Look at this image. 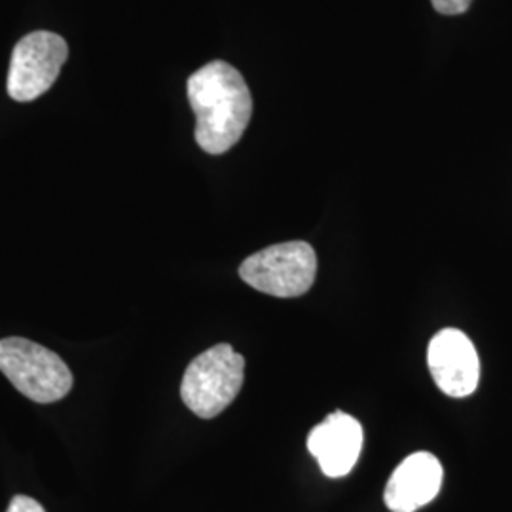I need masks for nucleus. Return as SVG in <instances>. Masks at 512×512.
I'll list each match as a JSON object with an SVG mask.
<instances>
[{"label": "nucleus", "mask_w": 512, "mask_h": 512, "mask_svg": "<svg viewBox=\"0 0 512 512\" xmlns=\"http://www.w3.org/2000/svg\"><path fill=\"white\" fill-rule=\"evenodd\" d=\"M442 465L429 452H416L393 471L385 488V505L393 512H416L431 503L442 486Z\"/></svg>", "instance_id": "obj_8"}, {"label": "nucleus", "mask_w": 512, "mask_h": 512, "mask_svg": "<svg viewBox=\"0 0 512 512\" xmlns=\"http://www.w3.org/2000/svg\"><path fill=\"white\" fill-rule=\"evenodd\" d=\"M6 512H46L44 507L38 503L37 499L33 497H27V495H16L10 505H8V511Z\"/></svg>", "instance_id": "obj_10"}, {"label": "nucleus", "mask_w": 512, "mask_h": 512, "mask_svg": "<svg viewBox=\"0 0 512 512\" xmlns=\"http://www.w3.org/2000/svg\"><path fill=\"white\" fill-rule=\"evenodd\" d=\"M308 450L325 475H349L363 450V427L349 414L332 412L327 420L313 427Z\"/></svg>", "instance_id": "obj_7"}, {"label": "nucleus", "mask_w": 512, "mask_h": 512, "mask_svg": "<svg viewBox=\"0 0 512 512\" xmlns=\"http://www.w3.org/2000/svg\"><path fill=\"white\" fill-rule=\"evenodd\" d=\"M317 274V256L306 241L266 247L243 260L239 277L260 293L296 298L308 293Z\"/></svg>", "instance_id": "obj_4"}, {"label": "nucleus", "mask_w": 512, "mask_h": 512, "mask_svg": "<svg viewBox=\"0 0 512 512\" xmlns=\"http://www.w3.org/2000/svg\"><path fill=\"white\" fill-rule=\"evenodd\" d=\"M427 365L442 393L463 399L473 395L480 380V361L473 342L458 329H442L427 349Z\"/></svg>", "instance_id": "obj_6"}, {"label": "nucleus", "mask_w": 512, "mask_h": 512, "mask_svg": "<svg viewBox=\"0 0 512 512\" xmlns=\"http://www.w3.org/2000/svg\"><path fill=\"white\" fill-rule=\"evenodd\" d=\"M188 101L196 114V143L207 154H224L249 126L253 97L236 67L213 61L188 78Z\"/></svg>", "instance_id": "obj_1"}, {"label": "nucleus", "mask_w": 512, "mask_h": 512, "mask_svg": "<svg viewBox=\"0 0 512 512\" xmlns=\"http://www.w3.org/2000/svg\"><path fill=\"white\" fill-rule=\"evenodd\" d=\"M245 378V359L230 344L203 351L184 372L183 403L203 420L217 418L238 397Z\"/></svg>", "instance_id": "obj_2"}, {"label": "nucleus", "mask_w": 512, "mask_h": 512, "mask_svg": "<svg viewBox=\"0 0 512 512\" xmlns=\"http://www.w3.org/2000/svg\"><path fill=\"white\" fill-rule=\"evenodd\" d=\"M0 372L35 403L61 401L73 387V374L57 353L18 336L0 340Z\"/></svg>", "instance_id": "obj_3"}, {"label": "nucleus", "mask_w": 512, "mask_h": 512, "mask_svg": "<svg viewBox=\"0 0 512 512\" xmlns=\"http://www.w3.org/2000/svg\"><path fill=\"white\" fill-rule=\"evenodd\" d=\"M433 2V8L444 14V16H459V14H465L471 6L473 0H431Z\"/></svg>", "instance_id": "obj_9"}, {"label": "nucleus", "mask_w": 512, "mask_h": 512, "mask_svg": "<svg viewBox=\"0 0 512 512\" xmlns=\"http://www.w3.org/2000/svg\"><path fill=\"white\" fill-rule=\"evenodd\" d=\"M67 55V42L55 33L37 31L21 38L14 48L8 71L10 97L27 103L44 95L54 86Z\"/></svg>", "instance_id": "obj_5"}]
</instances>
